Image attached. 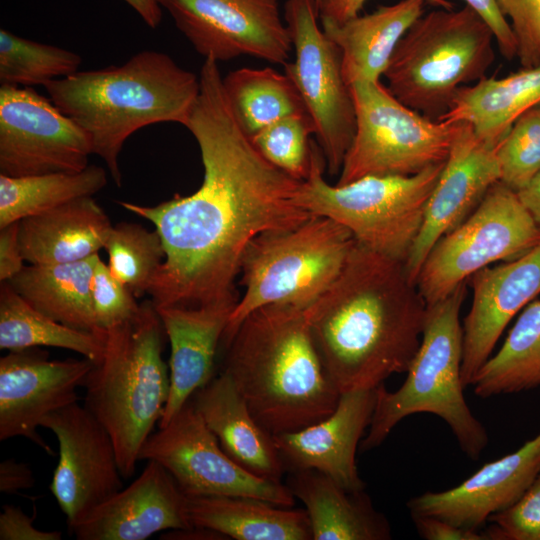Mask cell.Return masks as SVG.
Here are the masks:
<instances>
[{
    "mask_svg": "<svg viewBox=\"0 0 540 540\" xmlns=\"http://www.w3.org/2000/svg\"><path fill=\"white\" fill-rule=\"evenodd\" d=\"M192 525L214 530L236 540H312L304 510L249 497H187Z\"/></svg>",
    "mask_w": 540,
    "mask_h": 540,
    "instance_id": "obj_29",
    "label": "cell"
},
{
    "mask_svg": "<svg viewBox=\"0 0 540 540\" xmlns=\"http://www.w3.org/2000/svg\"><path fill=\"white\" fill-rule=\"evenodd\" d=\"M225 346L222 372L270 434L300 430L335 410L341 393L320 359L304 309H256Z\"/></svg>",
    "mask_w": 540,
    "mask_h": 540,
    "instance_id": "obj_3",
    "label": "cell"
},
{
    "mask_svg": "<svg viewBox=\"0 0 540 540\" xmlns=\"http://www.w3.org/2000/svg\"><path fill=\"white\" fill-rule=\"evenodd\" d=\"M426 0H400L343 23L321 21L325 34L338 46L346 84L380 81L399 41L424 14Z\"/></svg>",
    "mask_w": 540,
    "mask_h": 540,
    "instance_id": "obj_27",
    "label": "cell"
},
{
    "mask_svg": "<svg viewBox=\"0 0 540 540\" xmlns=\"http://www.w3.org/2000/svg\"><path fill=\"white\" fill-rule=\"evenodd\" d=\"M93 154L89 137L30 87H0V174L76 173Z\"/></svg>",
    "mask_w": 540,
    "mask_h": 540,
    "instance_id": "obj_14",
    "label": "cell"
},
{
    "mask_svg": "<svg viewBox=\"0 0 540 540\" xmlns=\"http://www.w3.org/2000/svg\"><path fill=\"white\" fill-rule=\"evenodd\" d=\"M416 530L423 539L427 540H488L484 533L478 530L466 529L449 523L443 519L411 514Z\"/></svg>",
    "mask_w": 540,
    "mask_h": 540,
    "instance_id": "obj_44",
    "label": "cell"
},
{
    "mask_svg": "<svg viewBox=\"0 0 540 540\" xmlns=\"http://www.w3.org/2000/svg\"><path fill=\"white\" fill-rule=\"evenodd\" d=\"M286 486L305 506L312 540H388L386 517L364 490L349 491L314 469L288 471Z\"/></svg>",
    "mask_w": 540,
    "mask_h": 540,
    "instance_id": "obj_26",
    "label": "cell"
},
{
    "mask_svg": "<svg viewBox=\"0 0 540 540\" xmlns=\"http://www.w3.org/2000/svg\"><path fill=\"white\" fill-rule=\"evenodd\" d=\"M129 486L91 510L70 531L78 540H144L193 526L187 496L159 463L147 461Z\"/></svg>",
    "mask_w": 540,
    "mask_h": 540,
    "instance_id": "obj_20",
    "label": "cell"
},
{
    "mask_svg": "<svg viewBox=\"0 0 540 540\" xmlns=\"http://www.w3.org/2000/svg\"><path fill=\"white\" fill-rule=\"evenodd\" d=\"M44 87L59 110L85 131L93 154L104 160L120 187L119 154L126 140L156 123L185 126L201 84L168 54L144 50L123 65L77 71Z\"/></svg>",
    "mask_w": 540,
    "mask_h": 540,
    "instance_id": "obj_4",
    "label": "cell"
},
{
    "mask_svg": "<svg viewBox=\"0 0 540 540\" xmlns=\"http://www.w3.org/2000/svg\"><path fill=\"white\" fill-rule=\"evenodd\" d=\"M375 403L376 388L344 392L326 418L294 432L273 435L285 470L314 469L349 491L364 490L355 457Z\"/></svg>",
    "mask_w": 540,
    "mask_h": 540,
    "instance_id": "obj_22",
    "label": "cell"
},
{
    "mask_svg": "<svg viewBox=\"0 0 540 540\" xmlns=\"http://www.w3.org/2000/svg\"><path fill=\"white\" fill-rule=\"evenodd\" d=\"M466 283L427 307L420 345L401 387L393 392L384 383L376 387L375 408L361 441L362 452L381 445L404 418L422 412L442 418L469 458L479 459L487 447V431L471 412L463 394L460 310L466 297Z\"/></svg>",
    "mask_w": 540,
    "mask_h": 540,
    "instance_id": "obj_6",
    "label": "cell"
},
{
    "mask_svg": "<svg viewBox=\"0 0 540 540\" xmlns=\"http://www.w3.org/2000/svg\"><path fill=\"white\" fill-rule=\"evenodd\" d=\"M513 31L522 67L540 63V0H496Z\"/></svg>",
    "mask_w": 540,
    "mask_h": 540,
    "instance_id": "obj_41",
    "label": "cell"
},
{
    "mask_svg": "<svg viewBox=\"0 0 540 540\" xmlns=\"http://www.w3.org/2000/svg\"><path fill=\"white\" fill-rule=\"evenodd\" d=\"M350 89L356 129L336 185L366 176H411L446 161L460 122L409 108L380 81L356 82Z\"/></svg>",
    "mask_w": 540,
    "mask_h": 540,
    "instance_id": "obj_10",
    "label": "cell"
},
{
    "mask_svg": "<svg viewBox=\"0 0 540 540\" xmlns=\"http://www.w3.org/2000/svg\"><path fill=\"white\" fill-rule=\"evenodd\" d=\"M495 37L471 7L421 15L399 41L384 73L387 89L409 108L438 120L463 87L486 77Z\"/></svg>",
    "mask_w": 540,
    "mask_h": 540,
    "instance_id": "obj_7",
    "label": "cell"
},
{
    "mask_svg": "<svg viewBox=\"0 0 540 540\" xmlns=\"http://www.w3.org/2000/svg\"><path fill=\"white\" fill-rule=\"evenodd\" d=\"M367 0H321L318 6L321 21L343 23L357 15ZM428 4L438 8L453 9L449 0H426Z\"/></svg>",
    "mask_w": 540,
    "mask_h": 540,
    "instance_id": "obj_46",
    "label": "cell"
},
{
    "mask_svg": "<svg viewBox=\"0 0 540 540\" xmlns=\"http://www.w3.org/2000/svg\"><path fill=\"white\" fill-rule=\"evenodd\" d=\"M191 399L231 459L260 478L282 482L286 470L273 435L254 418L226 373L214 376Z\"/></svg>",
    "mask_w": 540,
    "mask_h": 540,
    "instance_id": "obj_24",
    "label": "cell"
},
{
    "mask_svg": "<svg viewBox=\"0 0 540 540\" xmlns=\"http://www.w3.org/2000/svg\"><path fill=\"white\" fill-rule=\"evenodd\" d=\"M516 193L519 200L540 229V171Z\"/></svg>",
    "mask_w": 540,
    "mask_h": 540,
    "instance_id": "obj_48",
    "label": "cell"
},
{
    "mask_svg": "<svg viewBox=\"0 0 540 540\" xmlns=\"http://www.w3.org/2000/svg\"><path fill=\"white\" fill-rule=\"evenodd\" d=\"M354 244L346 227L323 216L256 237L241 263L244 293L229 318L223 344L256 309L268 305L310 307L340 274Z\"/></svg>",
    "mask_w": 540,
    "mask_h": 540,
    "instance_id": "obj_8",
    "label": "cell"
},
{
    "mask_svg": "<svg viewBox=\"0 0 540 540\" xmlns=\"http://www.w3.org/2000/svg\"><path fill=\"white\" fill-rule=\"evenodd\" d=\"M99 254L61 264H30L7 281L32 307L53 320L92 333L98 330L91 280Z\"/></svg>",
    "mask_w": 540,
    "mask_h": 540,
    "instance_id": "obj_30",
    "label": "cell"
},
{
    "mask_svg": "<svg viewBox=\"0 0 540 540\" xmlns=\"http://www.w3.org/2000/svg\"><path fill=\"white\" fill-rule=\"evenodd\" d=\"M104 249L110 272L136 298L148 292L166 257L158 232L132 222L113 225Z\"/></svg>",
    "mask_w": 540,
    "mask_h": 540,
    "instance_id": "obj_36",
    "label": "cell"
},
{
    "mask_svg": "<svg viewBox=\"0 0 540 540\" xmlns=\"http://www.w3.org/2000/svg\"><path fill=\"white\" fill-rule=\"evenodd\" d=\"M93 366L85 357L50 360L38 347L1 357L0 440L24 437L53 454L37 430L45 417L78 402L77 389Z\"/></svg>",
    "mask_w": 540,
    "mask_h": 540,
    "instance_id": "obj_17",
    "label": "cell"
},
{
    "mask_svg": "<svg viewBox=\"0 0 540 540\" xmlns=\"http://www.w3.org/2000/svg\"><path fill=\"white\" fill-rule=\"evenodd\" d=\"M223 88L241 129L252 137L274 122L308 113L293 80L272 68H240L223 77Z\"/></svg>",
    "mask_w": 540,
    "mask_h": 540,
    "instance_id": "obj_33",
    "label": "cell"
},
{
    "mask_svg": "<svg viewBox=\"0 0 540 540\" xmlns=\"http://www.w3.org/2000/svg\"><path fill=\"white\" fill-rule=\"evenodd\" d=\"M132 7L145 24L156 29L162 20V8L157 0H123Z\"/></svg>",
    "mask_w": 540,
    "mask_h": 540,
    "instance_id": "obj_49",
    "label": "cell"
},
{
    "mask_svg": "<svg viewBox=\"0 0 540 540\" xmlns=\"http://www.w3.org/2000/svg\"><path fill=\"white\" fill-rule=\"evenodd\" d=\"M444 163L411 176H366L331 185L324 178L323 153L313 141L311 171L297 202L310 214L346 227L360 245L405 263Z\"/></svg>",
    "mask_w": 540,
    "mask_h": 540,
    "instance_id": "obj_9",
    "label": "cell"
},
{
    "mask_svg": "<svg viewBox=\"0 0 540 540\" xmlns=\"http://www.w3.org/2000/svg\"><path fill=\"white\" fill-rule=\"evenodd\" d=\"M195 51L215 61L242 55L285 65L292 51L280 0H157Z\"/></svg>",
    "mask_w": 540,
    "mask_h": 540,
    "instance_id": "obj_15",
    "label": "cell"
},
{
    "mask_svg": "<svg viewBox=\"0 0 540 540\" xmlns=\"http://www.w3.org/2000/svg\"><path fill=\"white\" fill-rule=\"evenodd\" d=\"M318 17L315 0L285 1L284 20L295 60L284 67L314 121L328 173L337 175L355 134L356 115L340 49L319 27Z\"/></svg>",
    "mask_w": 540,
    "mask_h": 540,
    "instance_id": "obj_12",
    "label": "cell"
},
{
    "mask_svg": "<svg viewBox=\"0 0 540 540\" xmlns=\"http://www.w3.org/2000/svg\"><path fill=\"white\" fill-rule=\"evenodd\" d=\"M91 299L95 322L101 332L130 320L140 307L133 293L112 275L100 257L91 280Z\"/></svg>",
    "mask_w": 540,
    "mask_h": 540,
    "instance_id": "obj_39",
    "label": "cell"
},
{
    "mask_svg": "<svg viewBox=\"0 0 540 540\" xmlns=\"http://www.w3.org/2000/svg\"><path fill=\"white\" fill-rule=\"evenodd\" d=\"M500 181L496 147L480 139L470 125L460 127L440 177L428 199L420 232L405 261L410 279L419 271L434 244L459 226Z\"/></svg>",
    "mask_w": 540,
    "mask_h": 540,
    "instance_id": "obj_18",
    "label": "cell"
},
{
    "mask_svg": "<svg viewBox=\"0 0 540 540\" xmlns=\"http://www.w3.org/2000/svg\"><path fill=\"white\" fill-rule=\"evenodd\" d=\"M311 134L315 124L309 113L284 117L252 137V143L272 165L296 180L308 178L312 165Z\"/></svg>",
    "mask_w": 540,
    "mask_h": 540,
    "instance_id": "obj_37",
    "label": "cell"
},
{
    "mask_svg": "<svg viewBox=\"0 0 540 540\" xmlns=\"http://www.w3.org/2000/svg\"><path fill=\"white\" fill-rule=\"evenodd\" d=\"M199 77L184 127L200 149L201 186L152 206L118 201L150 221L162 240L166 257L147 292L156 308L239 298L235 283L250 243L314 216L297 202L302 181L267 161L237 123L218 62L205 58Z\"/></svg>",
    "mask_w": 540,
    "mask_h": 540,
    "instance_id": "obj_1",
    "label": "cell"
},
{
    "mask_svg": "<svg viewBox=\"0 0 540 540\" xmlns=\"http://www.w3.org/2000/svg\"><path fill=\"white\" fill-rule=\"evenodd\" d=\"M540 243V229L516 191L500 181L428 253L416 286L428 306L450 295L479 270L519 258Z\"/></svg>",
    "mask_w": 540,
    "mask_h": 540,
    "instance_id": "obj_11",
    "label": "cell"
},
{
    "mask_svg": "<svg viewBox=\"0 0 540 540\" xmlns=\"http://www.w3.org/2000/svg\"><path fill=\"white\" fill-rule=\"evenodd\" d=\"M19 222L0 228V281L7 282L24 267L18 238Z\"/></svg>",
    "mask_w": 540,
    "mask_h": 540,
    "instance_id": "obj_45",
    "label": "cell"
},
{
    "mask_svg": "<svg viewBox=\"0 0 540 540\" xmlns=\"http://www.w3.org/2000/svg\"><path fill=\"white\" fill-rule=\"evenodd\" d=\"M238 299L155 307L171 346L170 394L158 427L165 426L214 377L216 353Z\"/></svg>",
    "mask_w": 540,
    "mask_h": 540,
    "instance_id": "obj_23",
    "label": "cell"
},
{
    "mask_svg": "<svg viewBox=\"0 0 540 540\" xmlns=\"http://www.w3.org/2000/svg\"><path fill=\"white\" fill-rule=\"evenodd\" d=\"M539 473L540 433L515 452L485 463L459 485L415 496L407 507L411 514L478 530L492 515L516 503Z\"/></svg>",
    "mask_w": 540,
    "mask_h": 540,
    "instance_id": "obj_21",
    "label": "cell"
},
{
    "mask_svg": "<svg viewBox=\"0 0 540 540\" xmlns=\"http://www.w3.org/2000/svg\"><path fill=\"white\" fill-rule=\"evenodd\" d=\"M112 227L91 196L19 221L18 238L29 264L70 263L99 254Z\"/></svg>",
    "mask_w": 540,
    "mask_h": 540,
    "instance_id": "obj_25",
    "label": "cell"
},
{
    "mask_svg": "<svg viewBox=\"0 0 540 540\" xmlns=\"http://www.w3.org/2000/svg\"><path fill=\"white\" fill-rule=\"evenodd\" d=\"M102 359L88 373L84 406L110 434L121 474L130 478L170 394L162 357L166 333L152 300L107 331Z\"/></svg>",
    "mask_w": 540,
    "mask_h": 540,
    "instance_id": "obj_5",
    "label": "cell"
},
{
    "mask_svg": "<svg viewBox=\"0 0 540 540\" xmlns=\"http://www.w3.org/2000/svg\"><path fill=\"white\" fill-rule=\"evenodd\" d=\"M41 427L57 438L59 459L50 491L71 529L123 488L115 446L106 428L78 402L45 417Z\"/></svg>",
    "mask_w": 540,
    "mask_h": 540,
    "instance_id": "obj_16",
    "label": "cell"
},
{
    "mask_svg": "<svg viewBox=\"0 0 540 540\" xmlns=\"http://www.w3.org/2000/svg\"><path fill=\"white\" fill-rule=\"evenodd\" d=\"M496 157L500 182L516 192L540 171V103L515 120Z\"/></svg>",
    "mask_w": 540,
    "mask_h": 540,
    "instance_id": "obj_38",
    "label": "cell"
},
{
    "mask_svg": "<svg viewBox=\"0 0 540 540\" xmlns=\"http://www.w3.org/2000/svg\"><path fill=\"white\" fill-rule=\"evenodd\" d=\"M35 484L33 471L29 464L8 458L0 463V491L17 494L30 489Z\"/></svg>",
    "mask_w": 540,
    "mask_h": 540,
    "instance_id": "obj_47",
    "label": "cell"
},
{
    "mask_svg": "<svg viewBox=\"0 0 540 540\" xmlns=\"http://www.w3.org/2000/svg\"><path fill=\"white\" fill-rule=\"evenodd\" d=\"M105 335L71 328L32 307L8 282L0 286V349L17 351L40 346L71 350L98 363Z\"/></svg>",
    "mask_w": 540,
    "mask_h": 540,
    "instance_id": "obj_31",
    "label": "cell"
},
{
    "mask_svg": "<svg viewBox=\"0 0 540 540\" xmlns=\"http://www.w3.org/2000/svg\"><path fill=\"white\" fill-rule=\"evenodd\" d=\"M465 5L475 10L493 31L496 45L508 60L517 56V44L507 19L500 11L496 0H463Z\"/></svg>",
    "mask_w": 540,
    "mask_h": 540,
    "instance_id": "obj_43",
    "label": "cell"
},
{
    "mask_svg": "<svg viewBox=\"0 0 540 540\" xmlns=\"http://www.w3.org/2000/svg\"><path fill=\"white\" fill-rule=\"evenodd\" d=\"M305 316L325 370L344 393L375 389L407 372L427 304L403 261L355 241L340 274Z\"/></svg>",
    "mask_w": 540,
    "mask_h": 540,
    "instance_id": "obj_2",
    "label": "cell"
},
{
    "mask_svg": "<svg viewBox=\"0 0 540 540\" xmlns=\"http://www.w3.org/2000/svg\"><path fill=\"white\" fill-rule=\"evenodd\" d=\"M107 184L106 170L97 165L76 173L9 177L0 174V228L39 215L83 197Z\"/></svg>",
    "mask_w": 540,
    "mask_h": 540,
    "instance_id": "obj_34",
    "label": "cell"
},
{
    "mask_svg": "<svg viewBox=\"0 0 540 540\" xmlns=\"http://www.w3.org/2000/svg\"><path fill=\"white\" fill-rule=\"evenodd\" d=\"M488 521V540H540V473L516 503Z\"/></svg>",
    "mask_w": 540,
    "mask_h": 540,
    "instance_id": "obj_40",
    "label": "cell"
},
{
    "mask_svg": "<svg viewBox=\"0 0 540 540\" xmlns=\"http://www.w3.org/2000/svg\"><path fill=\"white\" fill-rule=\"evenodd\" d=\"M472 386L487 398L540 387V300L531 301L509 330L500 349L484 363Z\"/></svg>",
    "mask_w": 540,
    "mask_h": 540,
    "instance_id": "obj_32",
    "label": "cell"
},
{
    "mask_svg": "<svg viewBox=\"0 0 540 540\" xmlns=\"http://www.w3.org/2000/svg\"><path fill=\"white\" fill-rule=\"evenodd\" d=\"M159 538L164 540L226 539V537L214 530L195 525L189 528L170 530L169 532L162 534Z\"/></svg>",
    "mask_w": 540,
    "mask_h": 540,
    "instance_id": "obj_50",
    "label": "cell"
},
{
    "mask_svg": "<svg viewBox=\"0 0 540 540\" xmlns=\"http://www.w3.org/2000/svg\"><path fill=\"white\" fill-rule=\"evenodd\" d=\"M539 103L540 63L461 87L438 120L466 123L480 139L497 147L515 120Z\"/></svg>",
    "mask_w": 540,
    "mask_h": 540,
    "instance_id": "obj_28",
    "label": "cell"
},
{
    "mask_svg": "<svg viewBox=\"0 0 540 540\" xmlns=\"http://www.w3.org/2000/svg\"><path fill=\"white\" fill-rule=\"evenodd\" d=\"M144 443L139 461H155L187 497L240 496L290 508L295 497L286 484L260 478L221 448L190 399Z\"/></svg>",
    "mask_w": 540,
    "mask_h": 540,
    "instance_id": "obj_13",
    "label": "cell"
},
{
    "mask_svg": "<svg viewBox=\"0 0 540 540\" xmlns=\"http://www.w3.org/2000/svg\"><path fill=\"white\" fill-rule=\"evenodd\" d=\"M81 63L73 51L0 30L1 85L45 86L76 73Z\"/></svg>",
    "mask_w": 540,
    "mask_h": 540,
    "instance_id": "obj_35",
    "label": "cell"
},
{
    "mask_svg": "<svg viewBox=\"0 0 540 540\" xmlns=\"http://www.w3.org/2000/svg\"><path fill=\"white\" fill-rule=\"evenodd\" d=\"M469 281L473 298L462 324L464 387L472 385L509 322L540 294V243L517 259L479 270Z\"/></svg>",
    "mask_w": 540,
    "mask_h": 540,
    "instance_id": "obj_19",
    "label": "cell"
},
{
    "mask_svg": "<svg viewBox=\"0 0 540 540\" xmlns=\"http://www.w3.org/2000/svg\"><path fill=\"white\" fill-rule=\"evenodd\" d=\"M315 2H316V6H317V8H318V6H319L321 0H315Z\"/></svg>",
    "mask_w": 540,
    "mask_h": 540,
    "instance_id": "obj_51",
    "label": "cell"
},
{
    "mask_svg": "<svg viewBox=\"0 0 540 540\" xmlns=\"http://www.w3.org/2000/svg\"><path fill=\"white\" fill-rule=\"evenodd\" d=\"M35 512L30 517L20 507L3 505L0 513V540H61V532L43 531L33 525Z\"/></svg>",
    "mask_w": 540,
    "mask_h": 540,
    "instance_id": "obj_42",
    "label": "cell"
}]
</instances>
